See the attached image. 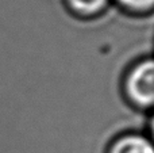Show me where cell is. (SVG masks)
Instances as JSON below:
<instances>
[{"mask_svg":"<svg viewBox=\"0 0 154 153\" xmlns=\"http://www.w3.org/2000/svg\"><path fill=\"white\" fill-rule=\"evenodd\" d=\"M152 134L154 137V115H153V119H152Z\"/></svg>","mask_w":154,"mask_h":153,"instance_id":"5","label":"cell"},{"mask_svg":"<svg viewBox=\"0 0 154 153\" xmlns=\"http://www.w3.org/2000/svg\"><path fill=\"white\" fill-rule=\"evenodd\" d=\"M70 10L84 16L95 15L100 12L107 4L108 0H66Z\"/></svg>","mask_w":154,"mask_h":153,"instance_id":"3","label":"cell"},{"mask_svg":"<svg viewBox=\"0 0 154 153\" xmlns=\"http://www.w3.org/2000/svg\"><path fill=\"white\" fill-rule=\"evenodd\" d=\"M108 153H154V142L141 134H127L118 138Z\"/></svg>","mask_w":154,"mask_h":153,"instance_id":"2","label":"cell"},{"mask_svg":"<svg viewBox=\"0 0 154 153\" xmlns=\"http://www.w3.org/2000/svg\"><path fill=\"white\" fill-rule=\"evenodd\" d=\"M125 10L134 12H146L154 8V0H116Z\"/></svg>","mask_w":154,"mask_h":153,"instance_id":"4","label":"cell"},{"mask_svg":"<svg viewBox=\"0 0 154 153\" xmlns=\"http://www.w3.org/2000/svg\"><path fill=\"white\" fill-rule=\"evenodd\" d=\"M126 92L138 107L154 106V58L138 62L126 77Z\"/></svg>","mask_w":154,"mask_h":153,"instance_id":"1","label":"cell"}]
</instances>
